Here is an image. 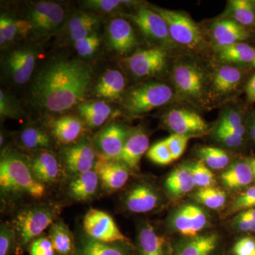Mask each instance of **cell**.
Here are the masks:
<instances>
[{
	"label": "cell",
	"instance_id": "cell-42",
	"mask_svg": "<svg viewBox=\"0 0 255 255\" xmlns=\"http://www.w3.org/2000/svg\"><path fill=\"white\" fill-rule=\"evenodd\" d=\"M233 226L243 233H255V208L238 213L233 220Z\"/></svg>",
	"mask_w": 255,
	"mask_h": 255
},
{
	"label": "cell",
	"instance_id": "cell-55",
	"mask_svg": "<svg viewBox=\"0 0 255 255\" xmlns=\"http://www.w3.org/2000/svg\"><path fill=\"white\" fill-rule=\"evenodd\" d=\"M249 132L252 140L255 141V116L252 119L251 125H250L249 127Z\"/></svg>",
	"mask_w": 255,
	"mask_h": 255
},
{
	"label": "cell",
	"instance_id": "cell-17",
	"mask_svg": "<svg viewBox=\"0 0 255 255\" xmlns=\"http://www.w3.org/2000/svg\"><path fill=\"white\" fill-rule=\"evenodd\" d=\"M132 18L142 33L151 39L165 43L172 41L167 23L155 10L141 8Z\"/></svg>",
	"mask_w": 255,
	"mask_h": 255
},
{
	"label": "cell",
	"instance_id": "cell-14",
	"mask_svg": "<svg viewBox=\"0 0 255 255\" xmlns=\"http://www.w3.org/2000/svg\"><path fill=\"white\" fill-rule=\"evenodd\" d=\"M129 132L124 126L119 124H110L101 130L95 138L100 157L120 160Z\"/></svg>",
	"mask_w": 255,
	"mask_h": 255
},
{
	"label": "cell",
	"instance_id": "cell-1",
	"mask_svg": "<svg viewBox=\"0 0 255 255\" xmlns=\"http://www.w3.org/2000/svg\"><path fill=\"white\" fill-rule=\"evenodd\" d=\"M92 81V70L80 60H61L39 73L33 86L38 105L52 112H63L78 105Z\"/></svg>",
	"mask_w": 255,
	"mask_h": 255
},
{
	"label": "cell",
	"instance_id": "cell-37",
	"mask_svg": "<svg viewBox=\"0 0 255 255\" xmlns=\"http://www.w3.org/2000/svg\"><path fill=\"white\" fill-rule=\"evenodd\" d=\"M199 153L201 161L210 168L219 170L229 165V155L221 149L214 147H201Z\"/></svg>",
	"mask_w": 255,
	"mask_h": 255
},
{
	"label": "cell",
	"instance_id": "cell-8",
	"mask_svg": "<svg viewBox=\"0 0 255 255\" xmlns=\"http://www.w3.org/2000/svg\"><path fill=\"white\" fill-rule=\"evenodd\" d=\"M208 223L209 217L205 211L192 204L180 206L169 221V225L174 231L189 238L199 236Z\"/></svg>",
	"mask_w": 255,
	"mask_h": 255
},
{
	"label": "cell",
	"instance_id": "cell-11",
	"mask_svg": "<svg viewBox=\"0 0 255 255\" xmlns=\"http://www.w3.org/2000/svg\"><path fill=\"white\" fill-rule=\"evenodd\" d=\"M160 194L152 184L140 182L130 187L123 197L124 207L132 214H146L157 209Z\"/></svg>",
	"mask_w": 255,
	"mask_h": 255
},
{
	"label": "cell",
	"instance_id": "cell-26",
	"mask_svg": "<svg viewBox=\"0 0 255 255\" xmlns=\"http://www.w3.org/2000/svg\"><path fill=\"white\" fill-rule=\"evenodd\" d=\"M219 244V237L214 233L189 238L177 247L174 255H211Z\"/></svg>",
	"mask_w": 255,
	"mask_h": 255
},
{
	"label": "cell",
	"instance_id": "cell-24",
	"mask_svg": "<svg viewBox=\"0 0 255 255\" xmlns=\"http://www.w3.org/2000/svg\"><path fill=\"white\" fill-rule=\"evenodd\" d=\"M77 253L78 255H130V243H107L88 237L80 242Z\"/></svg>",
	"mask_w": 255,
	"mask_h": 255
},
{
	"label": "cell",
	"instance_id": "cell-2",
	"mask_svg": "<svg viewBox=\"0 0 255 255\" xmlns=\"http://www.w3.org/2000/svg\"><path fill=\"white\" fill-rule=\"evenodd\" d=\"M0 189L1 198L8 201L41 199L46 193V186L33 175L28 159L16 152H6L1 156Z\"/></svg>",
	"mask_w": 255,
	"mask_h": 255
},
{
	"label": "cell",
	"instance_id": "cell-25",
	"mask_svg": "<svg viewBox=\"0 0 255 255\" xmlns=\"http://www.w3.org/2000/svg\"><path fill=\"white\" fill-rule=\"evenodd\" d=\"M221 179L228 189H240L251 185L255 179L248 161H238L223 172Z\"/></svg>",
	"mask_w": 255,
	"mask_h": 255
},
{
	"label": "cell",
	"instance_id": "cell-45",
	"mask_svg": "<svg viewBox=\"0 0 255 255\" xmlns=\"http://www.w3.org/2000/svg\"><path fill=\"white\" fill-rule=\"evenodd\" d=\"M100 45V38L95 33L74 43V46L78 51V54L82 57L89 56L93 54Z\"/></svg>",
	"mask_w": 255,
	"mask_h": 255
},
{
	"label": "cell",
	"instance_id": "cell-9",
	"mask_svg": "<svg viewBox=\"0 0 255 255\" xmlns=\"http://www.w3.org/2000/svg\"><path fill=\"white\" fill-rule=\"evenodd\" d=\"M96 162L95 151L88 140H81L63 150V169L70 178L95 169Z\"/></svg>",
	"mask_w": 255,
	"mask_h": 255
},
{
	"label": "cell",
	"instance_id": "cell-40",
	"mask_svg": "<svg viewBox=\"0 0 255 255\" xmlns=\"http://www.w3.org/2000/svg\"><path fill=\"white\" fill-rule=\"evenodd\" d=\"M16 250V237L11 225L1 223L0 228V255H12Z\"/></svg>",
	"mask_w": 255,
	"mask_h": 255
},
{
	"label": "cell",
	"instance_id": "cell-22",
	"mask_svg": "<svg viewBox=\"0 0 255 255\" xmlns=\"http://www.w3.org/2000/svg\"><path fill=\"white\" fill-rule=\"evenodd\" d=\"M35 61L36 57L32 50H14L9 55L8 69L16 83L23 85L28 81L34 70Z\"/></svg>",
	"mask_w": 255,
	"mask_h": 255
},
{
	"label": "cell",
	"instance_id": "cell-30",
	"mask_svg": "<svg viewBox=\"0 0 255 255\" xmlns=\"http://www.w3.org/2000/svg\"><path fill=\"white\" fill-rule=\"evenodd\" d=\"M218 55L224 63L255 68V48L248 43L242 42L219 48Z\"/></svg>",
	"mask_w": 255,
	"mask_h": 255
},
{
	"label": "cell",
	"instance_id": "cell-33",
	"mask_svg": "<svg viewBox=\"0 0 255 255\" xmlns=\"http://www.w3.org/2000/svg\"><path fill=\"white\" fill-rule=\"evenodd\" d=\"M99 23V18L86 12L78 13L69 20L68 31L72 41H75L92 34Z\"/></svg>",
	"mask_w": 255,
	"mask_h": 255
},
{
	"label": "cell",
	"instance_id": "cell-28",
	"mask_svg": "<svg viewBox=\"0 0 255 255\" xmlns=\"http://www.w3.org/2000/svg\"><path fill=\"white\" fill-rule=\"evenodd\" d=\"M164 187L172 199L182 197L192 191L196 186L189 167L182 166L174 169L166 179Z\"/></svg>",
	"mask_w": 255,
	"mask_h": 255
},
{
	"label": "cell",
	"instance_id": "cell-3",
	"mask_svg": "<svg viewBox=\"0 0 255 255\" xmlns=\"http://www.w3.org/2000/svg\"><path fill=\"white\" fill-rule=\"evenodd\" d=\"M60 206L54 204H39L18 210L11 221L16 233L17 253L30 245L57 221Z\"/></svg>",
	"mask_w": 255,
	"mask_h": 255
},
{
	"label": "cell",
	"instance_id": "cell-19",
	"mask_svg": "<svg viewBox=\"0 0 255 255\" xmlns=\"http://www.w3.org/2000/svg\"><path fill=\"white\" fill-rule=\"evenodd\" d=\"M149 150V138L141 129H136L129 132L124 145L120 161L131 171L139 168V163L142 155Z\"/></svg>",
	"mask_w": 255,
	"mask_h": 255
},
{
	"label": "cell",
	"instance_id": "cell-34",
	"mask_svg": "<svg viewBox=\"0 0 255 255\" xmlns=\"http://www.w3.org/2000/svg\"><path fill=\"white\" fill-rule=\"evenodd\" d=\"M233 19L246 28H255V0L229 1Z\"/></svg>",
	"mask_w": 255,
	"mask_h": 255
},
{
	"label": "cell",
	"instance_id": "cell-15",
	"mask_svg": "<svg viewBox=\"0 0 255 255\" xmlns=\"http://www.w3.org/2000/svg\"><path fill=\"white\" fill-rule=\"evenodd\" d=\"M27 159L33 175L43 185L59 182L64 174L63 164L48 150H36Z\"/></svg>",
	"mask_w": 255,
	"mask_h": 255
},
{
	"label": "cell",
	"instance_id": "cell-56",
	"mask_svg": "<svg viewBox=\"0 0 255 255\" xmlns=\"http://www.w3.org/2000/svg\"><path fill=\"white\" fill-rule=\"evenodd\" d=\"M248 162H249L250 165H251L255 179V158L250 159L248 160Z\"/></svg>",
	"mask_w": 255,
	"mask_h": 255
},
{
	"label": "cell",
	"instance_id": "cell-20",
	"mask_svg": "<svg viewBox=\"0 0 255 255\" xmlns=\"http://www.w3.org/2000/svg\"><path fill=\"white\" fill-rule=\"evenodd\" d=\"M108 38L112 49L122 55L128 53L136 45L131 25L124 18H117L111 21Z\"/></svg>",
	"mask_w": 255,
	"mask_h": 255
},
{
	"label": "cell",
	"instance_id": "cell-57",
	"mask_svg": "<svg viewBox=\"0 0 255 255\" xmlns=\"http://www.w3.org/2000/svg\"></svg>",
	"mask_w": 255,
	"mask_h": 255
},
{
	"label": "cell",
	"instance_id": "cell-44",
	"mask_svg": "<svg viewBox=\"0 0 255 255\" xmlns=\"http://www.w3.org/2000/svg\"><path fill=\"white\" fill-rule=\"evenodd\" d=\"M0 115L6 118H17L21 115V110L16 101L9 95L0 90Z\"/></svg>",
	"mask_w": 255,
	"mask_h": 255
},
{
	"label": "cell",
	"instance_id": "cell-41",
	"mask_svg": "<svg viewBox=\"0 0 255 255\" xmlns=\"http://www.w3.org/2000/svg\"><path fill=\"white\" fill-rule=\"evenodd\" d=\"M255 208V185L247 188L233 201L228 211V214H238L246 210Z\"/></svg>",
	"mask_w": 255,
	"mask_h": 255
},
{
	"label": "cell",
	"instance_id": "cell-10",
	"mask_svg": "<svg viewBox=\"0 0 255 255\" xmlns=\"http://www.w3.org/2000/svg\"><path fill=\"white\" fill-rule=\"evenodd\" d=\"M28 16L32 28L39 34L47 35L60 28L64 21L65 12L60 4L43 1L33 5Z\"/></svg>",
	"mask_w": 255,
	"mask_h": 255
},
{
	"label": "cell",
	"instance_id": "cell-27",
	"mask_svg": "<svg viewBox=\"0 0 255 255\" xmlns=\"http://www.w3.org/2000/svg\"><path fill=\"white\" fill-rule=\"evenodd\" d=\"M83 123L80 119L66 116L57 119L52 124L53 136L60 143L68 145L76 141L83 132Z\"/></svg>",
	"mask_w": 255,
	"mask_h": 255
},
{
	"label": "cell",
	"instance_id": "cell-4",
	"mask_svg": "<svg viewBox=\"0 0 255 255\" xmlns=\"http://www.w3.org/2000/svg\"><path fill=\"white\" fill-rule=\"evenodd\" d=\"M172 97L173 92L170 87L152 82L130 90L126 98L125 107L132 115H140L165 105Z\"/></svg>",
	"mask_w": 255,
	"mask_h": 255
},
{
	"label": "cell",
	"instance_id": "cell-51",
	"mask_svg": "<svg viewBox=\"0 0 255 255\" xmlns=\"http://www.w3.org/2000/svg\"><path fill=\"white\" fill-rule=\"evenodd\" d=\"M235 255H255V238L247 236L240 239L233 249Z\"/></svg>",
	"mask_w": 255,
	"mask_h": 255
},
{
	"label": "cell",
	"instance_id": "cell-23",
	"mask_svg": "<svg viewBox=\"0 0 255 255\" xmlns=\"http://www.w3.org/2000/svg\"><path fill=\"white\" fill-rule=\"evenodd\" d=\"M244 70L238 66L224 65L215 72L212 90L215 94L226 95L236 91L244 78Z\"/></svg>",
	"mask_w": 255,
	"mask_h": 255
},
{
	"label": "cell",
	"instance_id": "cell-18",
	"mask_svg": "<svg viewBox=\"0 0 255 255\" xmlns=\"http://www.w3.org/2000/svg\"><path fill=\"white\" fill-rule=\"evenodd\" d=\"M212 36L216 46L222 48L246 41L251 38V33L233 18H226L213 25Z\"/></svg>",
	"mask_w": 255,
	"mask_h": 255
},
{
	"label": "cell",
	"instance_id": "cell-21",
	"mask_svg": "<svg viewBox=\"0 0 255 255\" xmlns=\"http://www.w3.org/2000/svg\"><path fill=\"white\" fill-rule=\"evenodd\" d=\"M101 185L100 178L95 169L70 178L68 183L69 196L73 200L87 201L97 196Z\"/></svg>",
	"mask_w": 255,
	"mask_h": 255
},
{
	"label": "cell",
	"instance_id": "cell-29",
	"mask_svg": "<svg viewBox=\"0 0 255 255\" xmlns=\"http://www.w3.org/2000/svg\"><path fill=\"white\" fill-rule=\"evenodd\" d=\"M51 240L56 255H76L75 238L68 226L61 220H57L50 228Z\"/></svg>",
	"mask_w": 255,
	"mask_h": 255
},
{
	"label": "cell",
	"instance_id": "cell-16",
	"mask_svg": "<svg viewBox=\"0 0 255 255\" xmlns=\"http://www.w3.org/2000/svg\"><path fill=\"white\" fill-rule=\"evenodd\" d=\"M167 53L160 48L140 50L130 55L126 62L129 70L138 78L151 76L163 70Z\"/></svg>",
	"mask_w": 255,
	"mask_h": 255
},
{
	"label": "cell",
	"instance_id": "cell-12",
	"mask_svg": "<svg viewBox=\"0 0 255 255\" xmlns=\"http://www.w3.org/2000/svg\"><path fill=\"white\" fill-rule=\"evenodd\" d=\"M164 123L174 134L196 136L208 130V125L200 115L184 109H174L164 117Z\"/></svg>",
	"mask_w": 255,
	"mask_h": 255
},
{
	"label": "cell",
	"instance_id": "cell-48",
	"mask_svg": "<svg viewBox=\"0 0 255 255\" xmlns=\"http://www.w3.org/2000/svg\"><path fill=\"white\" fill-rule=\"evenodd\" d=\"M16 21L9 16L1 15L0 18V44L4 46L6 41H11L17 34Z\"/></svg>",
	"mask_w": 255,
	"mask_h": 255
},
{
	"label": "cell",
	"instance_id": "cell-39",
	"mask_svg": "<svg viewBox=\"0 0 255 255\" xmlns=\"http://www.w3.org/2000/svg\"><path fill=\"white\" fill-rule=\"evenodd\" d=\"M189 169L196 187L199 189L213 187L215 184L214 175L202 161L193 164Z\"/></svg>",
	"mask_w": 255,
	"mask_h": 255
},
{
	"label": "cell",
	"instance_id": "cell-46",
	"mask_svg": "<svg viewBox=\"0 0 255 255\" xmlns=\"http://www.w3.org/2000/svg\"><path fill=\"white\" fill-rule=\"evenodd\" d=\"M79 112L82 117L85 115H94L101 116V117L109 118L112 113V109L105 102H87V103H83L80 105Z\"/></svg>",
	"mask_w": 255,
	"mask_h": 255
},
{
	"label": "cell",
	"instance_id": "cell-36",
	"mask_svg": "<svg viewBox=\"0 0 255 255\" xmlns=\"http://www.w3.org/2000/svg\"><path fill=\"white\" fill-rule=\"evenodd\" d=\"M194 197L202 205L214 210L221 209L227 201L226 192L214 187L199 189L194 194Z\"/></svg>",
	"mask_w": 255,
	"mask_h": 255
},
{
	"label": "cell",
	"instance_id": "cell-47",
	"mask_svg": "<svg viewBox=\"0 0 255 255\" xmlns=\"http://www.w3.org/2000/svg\"><path fill=\"white\" fill-rule=\"evenodd\" d=\"M190 137H191L187 136V135L173 133L167 138L164 139L174 160L179 159L184 153V150L187 147L188 140Z\"/></svg>",
	"mask_w": 255,
	"mask_h": 255
},
{
	"label": "cell",
	"instance_id": "cell-54",
	"mask_svg": "<svg viewBox=\"0 0 255 255\" xmlns=\"http://www.w3.org/2000/svg\"><path fill=\"white\" fill-rule=\"evenodd\" d=\"M16 25L18 33L22 35H26V33L32 28L31 23L28 21H23V20L16 21Z\"/></svg>",
	"mask_w": 255,
	"mask_h": 255
},
{
	"label": "cell",
	"instance_id": "cell-32",
	"mask_svg": "<svg viewBox=\"0 0 255 255\" xmlns=\"http://www.w3.org/2000/svg\"><path fill=\"white\" fill-rule=\"evenodd\" d=\"M124 75L117 70H110L101 78L95 87L96 96L116 100L120 98L125 89Z\"/></svg>",
	"mask_w": 255,
	"mask_h": 255
},
{
	"label": "cell",
	"instance_id": "cell-31",
	"mask_svg": "<svg viewBox=\"0 0 255 255\" xmlns=\"http://www.w3.org/2000/svg\"><path fill=\"white\" fill-rule=\"evenodd\" d=\"M167 242L150 224H144L137 236L139 255H167Z\"/></svg>",
	"mask_w": 255,
	"mask_h": 255
},
{
	"label": "cell",
	"instance_id": "cell-7",
	"mask_svg": "<svg viewBox=\"0 0 255 255\" xmlns=\"http://www.w3.org/2000/svg\"><path fill=\"white\" fill-rule=\"evenodd\" d=\"M172 78L178 93L184 99L198 101L205 90V76L200 68L190 63H179L174 67Z\"/></svg>",
	"mask_w": 255,
	"mask_h": 255
},
{
	"label": "cell",
	"instance_id": "cell-38",
	"mask_svg": "<svg viewBox=\"0 0 255 255\" xmlns=\"http://www.w3.org/2000/svg\"><path fill=\"white\" fill-rule=\"evenodd\" d=\"M217 128L229 130L241 137L246 136V127L244 117L237 111H228L223 114Z\"/></svg>",
	"mask_w": 255,
	"mask_h": 255
},
{
	"label": "cell",
	"instance_id": "cell-43",
	"mask_svg": "<svg viewBox=\"0 0 255 255\" xmlns=\"http://www.w3.org/2000/svg\"><path fill=\"white\" fill-rule=\"evenodd\" d=\"M147 157L152 162L160 165H166L170 164L174 161L168 146L166 143L165 140H161L154 144L147 150Z\"/></svg>",
	"mask_w": 255,
	"mask_h": 255
},
{
	"label": "cell",
	"instance_id": "cell-6",
	"mask_svg": "<svg viewBox=\"0 0 255 255\" xmlns=\"http://www.w3.org/2000/svg\"><path fill=\"white\" fill-rule=\"evenodd\" d=\"M83 228L87 236L103 243H130L121 232L113 218L105 211L90 209L84 216Z\"/></svg>",
	"mask_w": 255,
	"mask_h": 255
},
{
	"label": "cell",
	"instance_id": "cell-35",
	"mask_svg": "<svg viewBox=\"0 0 255 255\" xmlns=\"http://www.w3.org/2000/svg\"><path fill=\"white\" fill-rule=\"evenodd\" d=\"M20 145L27 150H48L51 146V139L45 130L36 127L23 129L19 135Z\"/></svg>",
	"mask_w": 255,
	"mask_h": 255
},
{
	"label": "cell",
	"instance_id": "cell-53",
	"mask_svg": "<svg viewBox=\"0 0 255 255\" xmlns=\"http://www.w3.org/2000/svg\"><path fill=\"white\" fill-rule=\"evenodd\" d=\"M246 93L249 100L255 102V73L247 85Z\"/></svg>",
	"mask_w": 255,
	"mask_h": 255
},
{
	"label": "cell",
	"instance_id": "cell-50",
	"mask_svg": "<svg viewBox=\"0 0 255 255\" xmlns=\"http://www.w3.org/2000/svg\"><path fill=\"white\" fill-rule=\"evenodd\" d=\"M216 139L227 147L232 148H237L243 145L245 141V137L240 136L237 134L229 131V130H223V129L216 128L215 132Z\"/></svg>",
	"mask_w": 255,
	"mask_h": 255
},
{
	"label": "cell",
	"instance_id": "cell-5",
	"mask_svg": "<svg viewBox=\"0 0 255 255\" xmlns=\"http://www.w3.org/2000/svg\"><path fill=\"white\" fill-rule=\"evenodd\" d=\"M168 27L169 36L173 42L191 50H196L204 43L200 28L187 14L180 11L155 7Z\"/></svg>",
	"mask_w": 255,
	"mask_h": 255
},
{
	"label": "cell",
	"instance_id": "cell-52",
	"mask_svg": "<svg viewBox=\"0 0 255 255\" xmlns=\"http://www.w3.org/2000/svg\"><path fill=\"white\" fill-rule=\"evenodd\" d=\"M125 1L119 0H89L85 1V4L92 9L110 12L117 9Z\"/></svg>",
	"mask_w": 255,
	"mask_h": 255
},
{
	"label": "cell",
	"instance_id": "cell-13",
	"mask_svg": "<svg viewBox=\"0 0 255 255\" xmlns=\"http://www.w3.org/2000/svg\"><path fill=\"white\" fill-rule=\"evenodd\" d=\"M95 170L100 178L101 186L107 192L119 190L127 184L132 171L120 160L100 157L97 159Z\"/></svg>",
	"mask_w": 255,
	"mask_h": 255
},
{
	"label": "cell",
	"instance_id": "cell-49",
	"mask_svg": "<svg viewBox=\"0 0 255 255\" xmlns=\"http://www.w3.org/2000/svg\"><path fill=\"white\" fill-rule=\"evenodd\" d=\"M28 251L29 255H56L49 236L37 238L28 247Z\"/></svg>",
	"mask_w": 255,
	"mask_h": 255
}]
</instances>
